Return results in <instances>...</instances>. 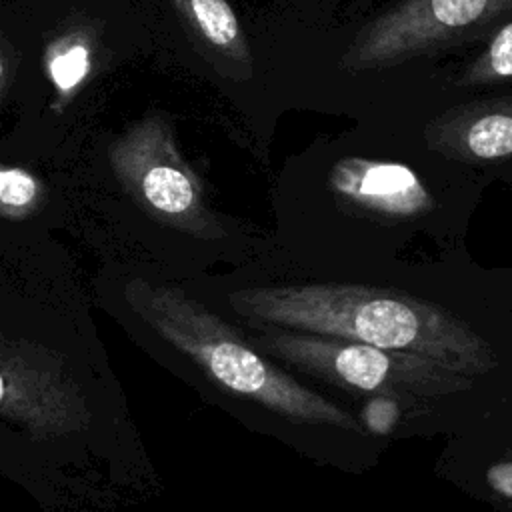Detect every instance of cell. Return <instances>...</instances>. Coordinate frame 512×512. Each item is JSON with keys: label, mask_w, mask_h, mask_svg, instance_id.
<instances>
[{"label": "cell", "mask_w": 512, "mask_h": 512, "mask_svg": "<svg viewBox=\"0 0 512 512\" xmlns=\"http://www.w3.org/2000/svg\"><path fill=\"white\" fill-rule=\"evenodd\" d=\"M216 300L244 328L346 338L512 382V266L468 250L328 276L260 254L218 280Z\"/></svg>", "instance_id": "6da1fadb"}, {"label": "cell", "mask_w": 512, "mask_h": 512, "mask_svg": "<svg viewBox=\"0 0 512 512\" xmlns=\"http://www.w3.org/2000/svg\"><path fill=\"white\" fill-rule=\"evenodd\" d=\"M476 200L468 176L344 156L280 190L276 230L262 254L314 276L444 258L466 250Z\"/></svg>", "instance_id": "7a4b0ae2"}, {"label": "cell", "mask_w": 512, "mask_h": 512, "mask_svg": "<svg viewBox=\"0 0 512 512\" xmlns=\"http://www.w3.org/2000/svg\"><path fill=\"white\" fill-rule=\"evenodd\" d=\"M244 332L282 368L346 404L386 444L456 434L512 392V382L412 352L280 328Z\"/></svg>", "instance_id": "3957f363"}, {"label": "cell", "mask_w": 512, "mask_h": 512, "mask_svg": "<svg viewBox=\"0 0 512 512\" xmlns=\"http://www.w3.org/2000/svg\"><path fill=\"white\" fill-rule=\"evenodd\" d=\"M510 8L512 0H404L358 32L344 66L364 70L400 64L480 30Z\"/></svg>", "instance_id": "277c9868"}, {"label": "cell", "mask_w": 512, "mask_h": 512, "mask_svg": "<svg viewBox=\"0 0 512 512\" xmlns=\"http://www.w3.org/2000/svg\"><path fill=\"white\" fill-rule=\"evenodd\" d=\"M442 440L434 476L494 512H512V392L474 424Z\"/></svg>", "instance_id": "5b68a950"}, {"label": "cell", "mask_w": 512, "mask_h": 512, "mask_svg": "<svg viewBox=\"0 0 512 512\" xmlns=\"http://www.w3.org/2000/svg\"><path fill=\"white\" fill-rule=\"evenodd\" d=\"M112 160L122 172L136 176L144 200L172 218H204L200 188L182 162L168 124L150 116L134 124L112 146Z\"/></svg>", "instance_id": "8992f818"}, {"label": "cell", "mask_w": 512, "mask_h": 512, "mask_svg": "<svg viewBox=\"0 0 512 512\" xmlns=\"http://www.w3.org/2000/svg\"><path fill=\"white\" fill-rule=\"evenodd\" d=\"M434 146L458 162L492 164L512 160V98L482 102L448 116L436 136Z\"/></svg>", "instance_id": "52a82bcc"}, {"label": "cell", "mask_w": 512, "mask_h": 512, "mask_svg": "<svg viewBox=\"0 0 512 512\" xmlns=\"http://www.w3.org/2000/svg\"><path fill=\"white\" fill-rule=\"evenodd\" d=\"M192 34L222 58L248 66V42L226 0H172Z\"/></svg>", "instance_id": "ba28073f"}, {"label": "cell", "mask_w": 512, "mask_h": 512, "mask_svg": "<svg viewBox=\"0 0 512 512\" xmlns=\"http://www.w3.org/2000/svg\"><path fill=\"white\" fill-rule=\"evenodd\" d=\"M90 62V46L82 38H62L52 44L48 54V74L58 96L56 108L66 106L76 94L90 72Z\"/></svg>", "instance_id": "9c48e42d"}, {"label": "cell", "mask_w": 512, "mask_h": 512, "mask_svg": "<svg viewBox=\"0 0 512 512\" xmlns=\"http://www.w3.org/2000/svg\"><path fill=\"white\" fill-rule=\"evenodd\" d=\"M512 80V20L496 30L488 46L466 68L460 84H496Z\"/></svg>", "instance_id": "30bf717a"}, {"label": "cell", "mask_w": 512, "mask_h": 512, "mask_svg": "<svg viewBox=\"0 0 512 512\" xmlns=\"http://www.w3.org/2000/svg\"><path fill=\"white\" fill-rule=\"evenodd\" d=\"M38 196L36 178L22 168L0 166V206L26 208Z\"/></svg>", "instance_id": "8fae6325"}, {"label": "cell", "mask_w": 512, "mask_h": 512, "mask_svg": "<svg viewBox=\"0 0 512 512\" xmlns=\"http://www.w3.org/2000/svg\"><path fill=\"white\" fill-rule=\"evenodd\" d=\"M6 82H8V64H6V60H4V56H2V52H0V96H2V92H4Z\"/></svg>", "instance_id": "7c38bea8"}, {"label": "cell", "mask_w": 512, "mask_h": 512, "mask_svg": "<svg viewBox=\"0 0 512 512\" xmlns=\"http://www.w3.org/2000/svg\"><path fill=\"white\" fill-rule=\"evenodd\" d=\"M2 396H4V380L0 376V400H2Z\"/></svg>", "instance_id": "4fadbf2b"}]
</instances>
